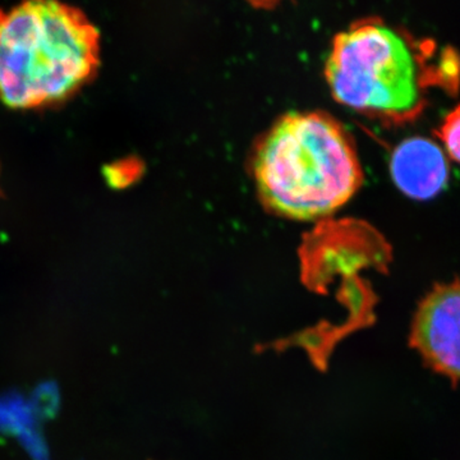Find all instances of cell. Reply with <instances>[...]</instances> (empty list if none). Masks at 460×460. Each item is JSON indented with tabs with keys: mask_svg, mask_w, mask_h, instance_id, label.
Wrapping results in <instances>:
<instances>
[{
	"mask_svg": "<svg viewBox=\"0 0 460 460\" xmlns=\"http://www.w3.org/2000/svg\"><path fill=\"white\" fill-rule=\"evenodd\" d=\"M438 135L443 141L447 155L460 164V105L447 114Z\"/></svg>",
	"mask_w": 460,
	"mask_h": 460,
	"instance_id": "7",
	"label": "cell"
},
{
	"mask_svg": "<svg viewBox=\"0 0 460 460\" xmlns=\"http://www.w3.org/2000/svg\"><path fill=\"white\" fill-rule=\"evenodd\" d=\"M257 190L275 213L298 220L334 213L362 181L348 133L329 115L281 117L257 147Z\"/></svg>",
	"mask_w": 460,
	"mask_h": 460,
	"instance_id": "1",
	"label": "cell"
},
{
	"mask_svg": "<svg viewBox=\"0 0 460 460\" xmlns=\"http://www.w3.org/2000/svg\"><path fill=\"white\" fill-rule=\"evenodd\" d=\"M410 343L429 367L460 381V280L438 284L420 301Z\"/></svg>",
	"mask_w": 460,
	"mask_h": 460,
	"instance_id": "4",
	"label": "cell"
},
{
	"mask_svg": "<svg viewBox=\"0 0 460 460\" xmlns=\"http://www.w3.org/2000/svg\"><path fill=\"white\" fill-rule=\"evenodd\" d=\"M341 299L349 311L350 325H358L367 319L368 296L358 281L348 279L341 289Z\"/></svg>",
	"mask_w": 460,
	"mask_h": 460,
	"instance_id": "6",
	"label": "cell"
},
{
	"mask_svg": "<svg viewBox=\"0 0 460 460\" xmlns=\"http://www.w3.org/2000/svg\"><path fill=\"white\" fill-rule=\"evenodd\" d=\"M326 77L335 99L356 111L404 120L422 109L416 57L381 21H362L337 35Z\"/></svg>",
	"mask_w": 460,
	"mask_h": 460,
	"instance_id": "3",
	"label": "cell"
},
{
	"mask_svg": "<svg viewBox=\"0 0 460 460\" xmlns=\"http://www.w3.org/2000/svg\"><path fill=\"white\" fill-rule=\"evenodd\" d=\"M99 32L83 12L57 2L0 11V99L30 109L71 95L99 65Z\"/></svg>",
	"mask_w": 460,
	"mask_h": 460,
	"instance_id": "2",
	"label": "cell"
},
{
	"mask_svg": "<svg viewBox=\"0 0 460 460\" xmlns=\"http://www.w3.org/2000/svg\"><path fill=\"white\" fill-rule=\"evenodd\" d=\"M330 337L328 332L323 329H305L296 332L292 338V344L302 348L311 354L314 358H321L328 352Z\"/></svg>",
	"mask_w": 460,
	"mask_h": 460,
	"instance_id": "8",
	"label": "cell"
},
{
	"mask_svg": "<svg viewBox=\"0 0 460 460\" xmlns=\"http://www.w3.org/2000/svg\"><path fill=\"white\" fill-rule=\"evenodd\" d=\"M390 172L408 198L426 201L435 198L449 181V164L443 148L425 137L402 141L393 151Z\"/></svg>",
	"mask_w": 460,
	"mask_h": 460,
	"instance_id": "5",
	"label": "cell"
}]
</instances>
